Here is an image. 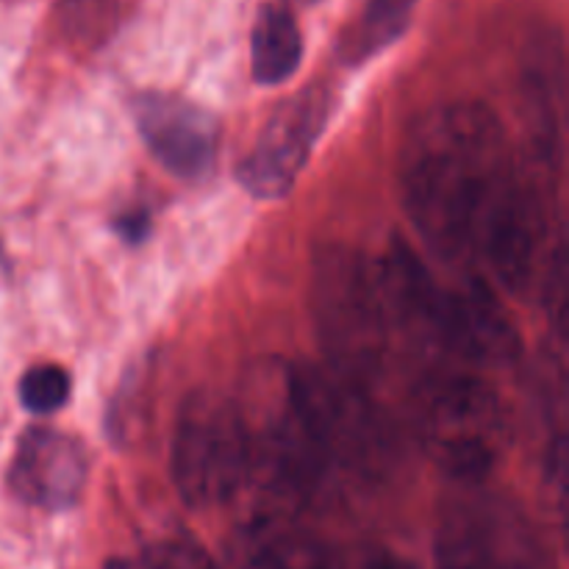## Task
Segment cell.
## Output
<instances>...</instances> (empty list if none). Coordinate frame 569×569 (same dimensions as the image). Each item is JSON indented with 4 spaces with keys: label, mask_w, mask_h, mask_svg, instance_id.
<instances>
[{
    "label": "cell",
    "mask_w": 569,
    "mask_h": 569,
    "mask_svg": "<svg viewBox=\"0 0 569 569\" xmlns=\"http://www.w3.org/2000/svg\"><path fill=\"white\" fill-rule=\"evenodd\" d=\"M511 167L506 131L489 106L456 100L417 117L400 156V187L422 239L442 256L472 253Z\"/></svg>",
    "instance_id": "obj_1"
},
{
    "label": "cell",
    "mask_w": 569,
    "mask_h": 569,
    "mask_svg": "<svg viewBox=\"0 0 569 569\" xmlns=\"http://www.w3.org/2000/svg\"><path fill=\"white\" fill-rule=\"evenodd\" d=\"M311 311L326 370L372 389L387 365L392 337L376 267L342 244L322 248L311 270Z\"/></svg>",
    "instance_id": "obj_2"
},
{
    "label": "cell",
    "mask_w": 569,
    "mask_h": 569,
    "mask_svg": "<svg viewBox=\"0 0 569 569\" xmlns=\"http://www.w3.org/2000/svg\"><path fill=\"white\" fill-rule=\"evenodd\" d=\"M415 433L445 476L476 483L503 459L509 417L492 383L437 365L415 389Z\"/></svg>",
    "instance_id": "obj_3"
},
{
    "label": "cell",
    "mask_w": 569,
    "mask_h": 569,
    "mask_svg": "<svg viewBox=\"0 0 569 569\" xmlns=\"http://www.w3.org/2000/svg\"><path fill=\"white\" fill-rule=\"evenodd\" d=\"M306 428L331 472L383 481L398 461V442L370 389L322 367H289Z\"/></svg>",
    "instance_id": "obj_4"
},
{
    "label": "cell",
    "mask_w": 569,
    "mask_h": 569,
    "mask_svg": "<svg viewBox=\"0 0 569 569\" xmlns=\"http://www.w3.org/2000/svg\"><path fill=\"white\" fill-rule=\"evenodd\" d=\"M248 433L237 400L194 392L183 400L172 433V481L183 503L203 509L233 498L248 481Z\"/></svg>",
    "instance_id": "obj_5"
},
{
    "label": "cell",
    "mask_w": 569,
    "mask_h": 569,
    "mask_svg": "<svg viewBox=\"0 0 569 569\" xmlns=\"http://www.w3.org/2000/svg\"><path fill=\"white\" fill-rule=\"evenodd\" d=\"M548 239V214L531 178L511 167L509 178L483 214L472 253L481 256L495 281L509 292H526L539 272Z\"/></svg>",
    "instance_id": "obj_6"
},
{
    "label": "cell",
    "mask_w": 569,
    "mask_h": 569,
    "mask_svg": "<svg viewBox=\"0 0 569 569\" xmlns=\"http://www.w3.org/2000/svg\"><path fill=\"white\" fill-rule=\"evenodd\" d=\"M326 122V100L317 92L287 100L270 117L253 150L239 164V181L256 198H283L309 161Z\"/></svg>",
    "instance_id": "obj_7"
},
{
    "label": "cell",
    "mask_w": 569,
    "mask_h": 569,
    "mask_svg": "<svg viewBox=\"0 0 569 569\" xmlns=\"http://www.w3.org/2000/svg\"><path fill=\"white\" fill-rule=\"evenodd\" d=\"M87 483V456L78 439L53 428L22 433L11 459L9 487L22 503L39 509H70Z\"/></svg>",
    "instance_id": "obj_8"
},
{
    "label": "cell",
    "mask_w": 569,
    "mask_h": 569,
    "mask_svg": "<svg viewBox=\"0 0 569 569\" xmlns=\"http://www.w3.org/2000/svg\"><path fill=\"white\" fill-rule=\"evenodd\" d=\"M137 122L156 159L181 178H198L214 161L217 122L176 94H142Z\"/></svg>",
    "instance_id": "obj_9"
},
{
    "label": "cell",
    "mask_w": 569,
    "mask_h": 569,
    "mask_svg": "<svg viewBox=\"0 0 569 569\" xmlns=\"http://www.w3.org/2000/svg\"><path fill=\"white\" fill-rule=\"evenodd\" d=\"M442 569H542L522 522L506 509L456 515L437 542Z\"/></svg>",
    "instance_id": "obj_10"
},
{
    "label": "cell",
    "mask_w": 569,
    "mask_h": 569,
    "mask_svg": "<svg viewBox=\"0 0 569 569\" xmlns=\"http://www.w3.org/2000/svg\"><path fill=\"white\" fill-rule=\"evenodd\" d=\"M244 569H331L326 548L292 515L264 511L242 528Z\"/></svg>",
    "instance_id": "obj_11"
},
{
    "label": "cell",
    "mask_w": 569,
    "mask_h": 569,
    "mask_svg": "<svg viewBox=\"0 0 569 569\" xmlns=\"http://www.w3.org/2000/svg\"><path fill=\"white\" fill-rule=\"evenodd\" d=\"M303 59L300 26L287 6H264L256 14L250 37V67L253 78L264 87H276L295 76Z\"/></svg>",
    "instance_id": "obj_12"
},
{
    "label": "cell",
    "mask_w": 569,
    "mask_h": 569,
    "mask_svg": "<svg viewBox=\"0 0 569 569\" xmlns=\"http://www.w3.org/2000/svg\"><path fill=\"white\" fill-rule=\"evenodd\" d=\"M420 0H367L365 14L353 33L356 56H372L383 44L395 42L406 31L411 11Z\"/></svg>",
    "instance_id": "obj_13"
},
{
    "label": "cell",
    "mask_w": 569,
    "mask_h": 569,
    "mask_svg": "<svg viewBox=\"0 0 569 569\" xmlns=\"http://www.w3.org/2000/svg\"><path fill=\"white\" fill-rule=\"evenodd\" d=\"M70 376L59 365H37L22 376L20 400L33 415H53L70 398Z\"/></svg>",
    "instance_id": "obj_14"
},
{
    "label": "cell",
    "mask_w": 569,
    "mask_h": 569,
    "mask_svg": "<svg viewBox=\"0 0 569 569\" xmlns=\"http://www.w3.org/2000/svg\"><path fill=\"white\" fill-rule=\"evenodd\" d=\"M144 559L150 569H220L200 545L189 539H164L150 545Z\"/></svg>",
    "instance_id": "obj_15"
},
{
    "label": "cell",
    "mask_w": 569,
    "mask_h": 569,
    "mask_svg": "<svg viewBox=\"0 0 569 569\" xmlns=\"http://www.w3.org/2000/svg\"><path fill=\"white\" fill-rule=\"evenodd\" d=\"M111 0H64V26L76 37H100L111 17Z\"/></svg>",
    "instance_id": "obj_16"
},
{
    "label": "cell",
    "mask_w": 569,
    "mask_h": 569,
    "mask_svg": "<svg viewBox=\"0 0 569 569\" xmlns=\"http://www.w3.org/2000/svg\"><path fill=\"white\" fill-rule=\"evenodd\" d=\"M356 569H415L406 565L403 559H395V556H370L367 561H361Z\"/></svg>",
    "instance_id": "obj_17"
},
{
    "label": "cell",
    "mask_w": 569,
    "mask_h": 569,
    "mask_svg": "<svg viewBox=\"0 0 569 569\" xmlns=\"http://www.w3.org/2000/svg\"><path fill=\"white\" fill-rule=\"evenodd\" d=\"M144 228H148V222H144V217H128L126 222H122V233H126L128 239H139L144 233Z\"/></svg>",
    "instance_id": "obj_18"
},
{
    "label": "cell",
    "mask_w": 569,
    "mask_h": 569,
    "mask_svg": "<svg viewBox=\"0 0 569 569\" xmlns=\"http://www.w3.org/2000/svg\"><path fill=\"white\" fill-rule=\"evenodd\" d=\"M103 569H137V567L128 565V561H109Z\"/></svg>",
    "instance_id": "obj_19"
}]
</instances>
